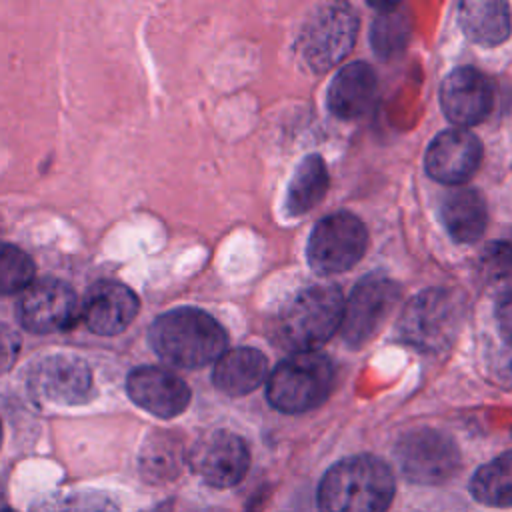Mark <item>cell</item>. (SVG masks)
Returning a JSON list of instances; mask_svg holds the SVG:
<instances>
[{
    "label": "cell",
    "mask_w": 512,
    "mask_h": 512,
    "mask_svg": "<svg viewBox=\"0 0 512 512\" xmlns=\"http://www.w3.org/2000/svg\"><path fill=\"white\" fill-rule=\"evenodd\" d=\"M148 342L166 364L194 370L216 362L226 352L228 336L210 314L186 306L160 314L148 330Z\"/></svg>",
    "instance_id": "obj_1"
},
{
    "label": "cell",
    "mask_w": 512,
    "mask_h": 512,
    "mask_svg": "<svg viewBox=\"0 0 512 512\" xmlns=\"http://www.w3.org/2000/svg\"><path fill=\"white\" fill-rule=\"evenodd\" d=\"M394 498L390 466L370 454L336 462L318 484L320 512H386Z\"/></svg>",
    "instance_id": "obj_2"
},
{
    "label": "cell",
    "mask_w": 512,
    "mask_h": 512,
    "mask_svg": "<svg viewBox=\"0 0 512 512\" xmlns=\"http://www.w3.org/2000/svg\"><path fill=\"white\" fill-rule=\"evenodd\" d=\"M466 298L452 288H430L416 294L400 314V338L426 354L448 350L466 318Z\"/></svg>",
    "instance_id": "obj_3"
},
{
    "label": "cell",
    "mask_w": 512,
    "mask_h": 512,
    "mask_svg": "<svg viewBox=\"0 0 512 512\" xmlns=\"http://www.w3.org/2000/svg\"><path fill=\"white\" fill-rule=\"evenodd\" d=\"M344 298L336 286H312L298 292L278 314L276 336L292 352H314L342 324Z\"/></svg>",
    "instance_id": "obj_4"
},
{
    "label": "cell",
    "mask_w": 512,
    "mask_h": 512,
    "mask_svg": "<svg viewBox=\"0 0 512 512\" xmlns=\"http://www.w3.org/2000/svg\"><path fill=\"white\" fill-rule=\"evenodd\" d=\"M334 384V364L320 352H294L268 378V402L286 414L320 406Z\"/></svg>",
    "instance_id": "obj_5"
},
{
    "label": "cell",
    "mask_w": 512,
    "mask_h": 512,
    "mask_svg": "<svg viewBox=\"0 0 512 512\" xmlns=\"http://www.w3.org/2000/svg\"><path fill=\"white\" fill-rule=\"evenodd\" d=\"M358 34V18L350 6L326 4L318 8L304 24L298 50L312 72H326L344 60Z\"/></svg>",
    "instance_id": "obj_6"
},
{
    "label": "cell",
    "mask_w": 512,
    "mask_h": 512,
    "mask_svg": "<svg viewBox=\"0 0 512 512\" xmlns=\"http://www.w3.org/2000/svg\"><path fill=\"white\" fill-rule=\"evenodd\" d=\"M368 230L350 212H336L322 218L310 234L306 256L318 274H338L350 270L366 252Z\"/></svg>",
    "instance_id": "obj_7"
},
{
    "label": "cell",
    "mask_w": 512,
    "mask_h": 512,
    "mask_svg": "<svg viewBox=\"0 0 512 512\" xmlns=\"http://www.w3.org/2000/svg\"><path fill=\"white\" fill-rule=\"evenodd\" d=\"M400 286L386 278L370 274L356 284L342 314V338L350 348L368 344L388 322L400 302Z\"/></svg>",
    "instance_id": "obj_8"
},
{
    "label": "cell",
    "mask_w": 512,
    "mask_h": 512,
    "mask_svg": "<svg viewBox=\"0 0 512 512\" xmlns=\"http://www.w3.org/2000/svg\"><path fill=\"white\" fill-rule=\"evenodd\" d=\"M16 314L28 332H64L80 320V298L64 280L40 278L22 292Z\"/></svg>",
    "instance_id": "obj_9"
},
{
    "label": "cell",
    "mask_w": 512,
    "mask_h": 512,
    "mask_svg": "<svg viewBox=\"0 0 512 512\" xmlns=\"http://www.w3.org/2000/svg\"><path fill=\"white\" fill-rule=\"evenodd\" d=\"M396 460L416 484H440L460 468V452L450 436L432 428L404 434L396 444Z\"/></svg>",
    "instance_id": "obj_10"
},
{
    "label": "cell",
    "mask_w": 512,
    "mask_h": 512,
    "mask_svg": "<svg viewBox=\"0 0 512 512\" xmlns=\"http://www.w3.org/2000/svg\"><path fill=\"white\" fill-rule=\"evenodd\" d=\"M188 464L208 486L230 488L246 476L250 452L238 434L214 430L196 440L188 454Z\"/></svg>",
    "instance_id": "obj_11"
},
{
    "label": "cell",
    "mask_w": 512,
    "mask_h": 512,
    "mask_svg": "<svg viewBox=\"0 0 512 512\" xmlns=\"http://www.w3.org/2000/svg\"><path fill=\"white\" fill-rule=\"evenodd\" d=\"M30 390L54 404L74 406L94 394L90 366L74 354H52L38 360L28 374Z\"/></svg>",
    "instance_id": "obj_12"
},
{
    "label": "cell",
    "mask_w": 512,
    "mask_h": 512,
    "mask_svg": "<svg viewBox=\"0 0 512 512\" xmlns=\"http://www.w3.org/2000/svg\"><path fill=\"white\" fill-rule=\"evenodd\" d=\"M140 310V300L132 288L116 280H98L82 302L80 318L98 336H116L124 332Z\"/></svg>",
    "instance_id": "obj_13"
},
{
    "label": "cell",
    "mask_w": 512,
    "mask_h": 512,
    "mask_svg": "<svg viewBox=\"0 0 512 512\" xmlns=\"http://www.w3.org/2000/svg\"><path fill=\"white\" fill-rule=\"evenodd\" d=\"M130 400L158 418H174L190 404L188 384L168 368L138 366L126 378Z\"/></svg>",
    "instance_id": "obj_14"
},
{
    "label": "cell",
    "mask_w": 512,
    "mask_h": 512,
    "mask_svg": "<svg viewBox=\"0 0 512 512\" xmlns=\"http://www.w3.org/2000/svg\"><path fill=\"white\" fill-rule=\"evenodd\" d=\"M494 104V88L480 70L462 66L452 70L440 86V106L456 126L482 122Z\"/></svg>",
    "instance_id": "obj_15"
},
{
    "label": "cell",
    "mask_w": 512,
    "mask_h": 512,
    "mask_svg": "<svg viewBox=\"0 0 512 512\" xmlns=\"http://www.w3.org/2000/svg\"><path fill=\"white\" fill-rule=\"evenodd\" d=\"M482 144L476 134L464 128H450L430 142L424 168L428 176L442 184H462L480 166Z\"/></svg>",
    "instance_id": "obj_16"
},
{
    "label": "cell",
    "mask_w": 512,
    "mask_h": 512,
    "mask_svg": "<svg viewBox=\"0 0 512 512\" xmlns=\"http://www.w3.org/2000/svg\"><path fill=\"white\" fill-rule=\"evenodd\" d=\"M376 74L366 62L344 66L328 88V108L334 116L352 120L370 110L376 96Z\"/></svg>",
    "instance_id": "obj_17"
},
{
    "label": "cell",
    "mask_w": 512,
    "mask_h": 512,
    "mask_svg": "<svg viewBox=\"0 0 512 512\" xmlns=\"http://www.w3.org/2000/svg\"><path fill=\"white\" fill-rule=\"evenodd\" d=\"M268 378V358L256 348H234L224 352L212 370L214 386L228 396H244Z\"/></svg>",
    "instance_id": "obj_18"
},
{
    "label": "cell",
    "mask_w": 512,
    "mask_h": 512,
    "mask_svg": "<svg viewBox=\"0 0 512 512\" xmlns=\"http://www.w3.org/2000/svg\"><path fill=\"white\" fill-rule=\"evenodd\" d=\"M458 24L478 44H500L510 36L512 12L502 0H466L458 4Z\"/></svg>",
    "instance_id": "obj_19"
},
{
    "label": "cell",
    "mask_w": 512,
    "mask_h": 512,
    "mask_svg": "<svg viewBox=\"0 0 512 512\" xmlns=\"http://www.w3.org/2000/svg\"><path fill=\"white\" fill-rule=\"evenodd\" d=\"M184 460L186 454L180 436L166 430H154L142 442L138 454V470L146 482L162 484L174 480L180 474Z\"/></svg>",
    "instance_id": "obj_20"
},
{
    "label": "cell",
    "mask_w": 512,
    "mask_h": 512,
    "mask_svg": "<svg viewBox=\"0 0 512 512\" xmlns=\"http://www.w3.org/2000/svg\"><path fill=\"white\" fill-rule=\"evenodd\" d=\"M442 220L456 242H474L486 228V204L478 190L460 188L446 194L442 202Z\"/></svg>",
    "instance_id": "obj_21"
},
{
    "label": "cell",
    "mask_w": 512,
    "mask_h": 512,
    "mask_svg": "<svg viewBox=\"0 0 512 512\" xmlns=\"http://www.w3.org/2000/svg\"><path fill=\"white\" fill-rule=\"evenodd\" d=\"M328 170L318 154H308L288 184L284 210L288 216H302L310 212L328 190Z\"/></svg>",
    "instance_id": "obj_22"
},
{
    "label": "cell",
    "mask_w": 512,
    "mask_h": 512,
    "mask_svg": "<svg viewBox=\"0 0 512 512\" xmlns=\"http://www.w3.org/2000/svg\"><path fill=\"white\" fill-rule=\"evenodd\" d=\"M378 16L370 28V42L378 56L392 58L404 50L410 40L412 16L404 4L398 2H378Z\"/></svg>",
    "instance_id": "obj_23"
},
{
    "label": "cell",
    "mask_w": 512,
    "mask_h": 512,
    "mask_svg": "<svg viewBox=\"0 0 512 512\" xmlns=\"http://www.w3.org/2000/svg\"><path fill=\"white\" fill-rule=\"evenodd\" d=\"M470 494L484 506H512V450L476 470L470 480Z\"/></svg>",
    "instance_id": "obj_24"
},
{
    "label": "cell",
    "mask_w": 512,
    "mask_h": 512,
    "mask_svg": "<svg viewBox=\"0 0 512 512\" xmlns=\"http://www.w3.org/2000/svg\"><path fill=\"white\" fill-rule=\"evenodd\" d=\"M478 278L488 294L498 304L512 302V244L498 240L490 242L478 260Z\"/></svg>",
    "instance_id": "obj_25"
},
{
    "label": "cell",
    "mask_w": 512,
    "mask_h": 512,
    "mask_svg": "<svg viewBox=\"0 0 512 512\" xmlns=\"http://www.w3.org/2000/svg\"><path fill=\"white\" fill-rule=\"evenodd\" d=\"M32 258L18 246L0 242V296L24 292L34 278Z\"/></svg>",
    "instance_id": "obj_26"
},
{
    "label": "cell",
    "mask_w": 512,
    "mask_h": 512,
    "mask_svg": "<svg viewBox=\"0 0 512 512\" xmlns=\"http://www.w3.org/2000/svg\"><path fill=\"white\" fill-rule=\"evenodd\" d=\"M36 512H120L118 504L104 492L78 490L42 502Z\"/></svg>",
    "instance_id": "obj_27"
},
{
    "label": "cell",
    "mask_w": 512,
    "mask_h": 512,
    "mask_svg": "<svg viewBox=\"0 0 512 512\" xmlns=\"http://www.w3.org/2000/svg\"><path fill=\"white\" fill-rule=\"evenodd\" d=\"M486 372L498 386L512 388V334L502 332L494 336L484 354Z\"/></svg>",
    "instance_id": "obj_28"
},
{
    "label": "cell",
    "mask_w": 512,
    "mask_h": 512,
    "mask_svg": "<svg viewBox=\"0 0 512 512\" xmlns=\"http://www.w3.org/2000/svg\"><path fill=\"white\" fill-rule=\"evenodd\" d=\"M20 350V336L6 324H0V372H6Z\"/></svg>",
    "instance_id": "obj_29"
},
{
    "label": "cell",
    "mask_w": 512,
    "mask_h": 512,
    "mask_svg": "<svg viewBox=\"0 0 512 512\" xmlns=\"http://www.w3.org/2000/svg\"><path fill=\"white\" fill-rule=\"evenodd\" d=\"M0 444H2V424H0Z\"/></svg>",
    "instance_id": "obj_30"
},
{
    "label": "cell",
    "mask_w": 512,
    "mask_h": 512,
    "mask_svg": "<svg viewBox=\"0 0 512 512\" xmlns=\"http://www.w3.org/2000/svg\"><path fill=\"white\" fill-rule=\"evenodd\" d=\"M2 512H12V510H2Z\"/></svg>",
    "instance_id": "obj_31"
}]
</instances>
